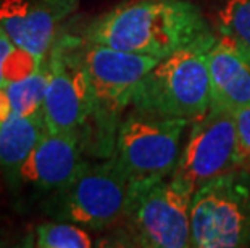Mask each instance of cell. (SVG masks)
Returning a JSON list of instances; mask_svg holds the SVG:
<instances>
[{
	"label": "cell",
	"instance_id": "obj_16",
	"mask_svg": "<svg viewBox=\"0 0 250 248\" xmlns=\"http://www.w3.org/2000/svg\"><path fill=\"white\" fill-rule=\"evenodd\" d=\"M218 29L250 52V0H225L218 12Z\"/></svg>",
	"mask_w": 250,
	"mask_h": 248
},
{
	"label": "cell",
	"instance_id": "obj_18",
	"mask_svg": "<svg viewBox=\"0 0 250 248\" xmlns=\"http://www.w3.org/2000/svg\"><path fill=\"white\" fill-rule=\"evenodd\" d=\"M15 45L5 31L0 28V86H5V79H3V66H5V61L8 60L10 54L13 52Z\"/></svg>",
	"mask_w": 250,
	"mask_h": 248
},
{
	"label": "cell",
	"instance_id": "obj_5",
	"mask_svg": "<svg viewBox=\"0 0 250 248\" xmlns=\"http://www.w3.org/2000/svg\"><path fill=\"white\" fill-rule=\"evenodd\" d=\"M129 184L115 158L100 165L83 163L76 176L50 197V213L86 229H107L123 219Z\"/></svg>",
	"mask_w": 250,
	"mask_h": 248
},
{
	"label": "cell",
	"instance_id": "obj_7",
	"mask_svg": "<svg viewBox=\"0 0 250 248\" xmlns=\"http://www.w3.org/2000/svg\"><path fill=\"white\" fill-rule=\"evenodd\" d=\"M241 168L236 116L221 107H213L192 123L179 160L171 172L178 186L189 195L218 176Z\"/></svg>",
	"mask_w": 250,
	"mask_h": 248
},
{
	"label": "cell",
	"instance_id": "obj_6",
	"mask_svg": "<svg viewBox=\"0 0 250 248\" xmlns=\"http://www.w3.org/2000/svg\"><path fill=\"white\" fill-rule=\"evenodd\" d=\"M189 121L162 118L132 110L115 134V161L127 179L168 177L181 155Z\"/></svg>",
	"mask_w": 250,
	"mask_h": 248
},
{
	"label": "cell",
	"instance_id": "obj_13",
	"mask_svg": "<svg viewBox=\"0 0 250 248\" xmlns=\"http://www.w3.org/2000/svg\"><path fill=\"white\" fill-rule=\"evenodd\" d=\"M45 133L47 126L42 113L34 116L12 113L0 123V174L8 182Z\"/></svg>",
	"mask_w": 250,
	"mask_h": 248
},
{
	"label": "cell",
	"instance_id": "obj_9",
	"mask_svg": "<svg viewBox=\"0 0 250 248\" xmlns=\"http://www.w3.org/2000/svg\"><path fill=\"white\" fill-rule=\"evenodd\" d=\"M79 54L94 91V118L104 129L111 128L115 116L131 105L137 86L157 65L158 58L129 54L84 40Z\"/></svg>",
	"mask_w": 250,
	"mask_h": 248
},
{
	"label": "cell",
	"instance_id": "obj_8",
	"mask_svg": "<svg viewBox=\"0 0 250 248\" xmlns=\"http://www.w3.org/2000/svg\"><path fill=\"white\" fill-rule=\"evenodd\" d=\"M49 84L44 98L47 131L81 137V131L94 114V91L79 54V42L65 39L47 54Z\"/></svg>",
	"mask_w": 250,
	"mask_h": 248
},
{
	"label": "cell",
	"instance_id": "obj_12",
	"mask_svg": "<svg viewBox=\"0 0 250 248\" xmlns=\"http://www.w3.org/2000/svg\"><path fill=\"white\" fill-rule=\"evenodd\" d=\"M211 105L236 113L250 107V52L226 36L208 52Z\"/></svg>",
	"mask_w": 250,
	"mask_h": 248
},
{
	"label": "cell",
	"instance_id": "obj_10",
	"mask_svg": "<svg viewBox=\"0 0 250 248\" xmlns=\"http://www.w3.org/2000/svg\"><path fill=\"white\" fill-rule=\"evenodd\" d=\"M83 163L81 137L47 131L8 184L52 197L76 176Z\"/></svg>",
	"mask_w": 250,
	"mask_h": 248
},
{
	"label": "cell",
	"instance_id": "obj_2",
	"mask_svg": "<svg viewBox=\"0 0 250 248\" xmlns=\"http://www.w3.org/2000/svg\"><path fill=\"white\" fill-rule=\"evenodd\" d=\"M215 40L162 58L137 86L131 98L132 110L189 123L204 116L211 107L208 52Z\"/></svg>",
	"mask_w": 250,
	"mask_h": 248
},
{
	"label": "cell",
	"instance_id": "obj_19",
	"mask_svg": "<svg viewBox=\"0 0 250 248\" xmlns=\"http://www.w3.org/2000/svg\"><path fill=\"white\" fill-rule=\"evenodd\" d=\"M12 113V103H10L7 89L5 86H0V123H3Z\"/></svg>",
	"mask_w": 250,
	"mask_h": 248
},
{
	"label": "cell",
	"instance_id": "obj_1",
	"mask_svg": "<svg viewBox=\"0 0 250 248\" xmlns=\"http://www.w3.org/2000/svg\"><path fill=\"white\" fill-rule=\"evenodd\" d=\"M216 39L189 0H129L94 19L86 40L153 58Z\"/></svg>",
	"mask_w": 250,
	"mask_h": 248
},
{
	"label": "cell",
	"instance_id": "obj_14",
	"mask_svg": "<svg viewBox=\"0 0 250 248\" xmlns=\"http://www.w3.org/2000/svg\"><path fill=\"white\" fill-rule=\"evenodd\" d=\"M47 84H49V65L47 58H44L42 65L33 75L5 86L12 103V112L20 116L41 114L44 108Z\"/></svg>",
	"mask_w": 250,
	"mask_h": 248
},
{
	"label": "cell",
	"instance_id": "obj_11",
	"mask_svg": "<svg viewBox=\"0 0 250 248\" xmlns=\"http://www.w3.org/2000/svg\"><path fill=\"white\" fill-rule=\"evenodd\" d=\"M78 0H0V28L10 40L39 58L55 44L57 29Z\"/></svg>",
	"mask_w": 250,
	"mask_h": 248
},
{
	"label": "cell",
	"instance_id": "obj_3",
	"mask_svg": "<svg viewBox=\"0 0 250 248\" xmlns=\"http://www.w3.org/2000/svg\"><path fill=\"white\" fill-rule=\"evenodd\" d=\"M250 245V172L234 170L205 182L192 195L190 247Z\"/></svg>",
	"mask_w": 250,
	"mask_h": 248
},
{
	"label": "cell",
	"instance_id": "obj_17",
	"mask_svg": "<svg viewBox=\"0 0 250 248\" xmlns=\"http://www.w3.org/2000/svg\"><path fill=\"white\" fill-rule=\"evenodd\" d=\"M234 116H236L241 170L250 172V107L239 110L234 113Z\"/></svg>",
	"mask_w": 250,
	"mask_h": 248
},
{
	"label": "cell",
	"instance_id": "obj_4",
	"mask_svg": "<svg viewBox=\"0 0 250 248\" xmlns=\"http://www.w3.org/2000/svg\"><path fill=\"white\" fill-rule=\"evenodd\" d=\"M192 195L171 177L132 181L123 214L136 245L147 248L190 247Z\"/></svg>",
	"mask_w": 250,
	"mask_h": 248
},
{
	"label": "cell",
	"instance_id": "obj_15",
	"mask_svg": "<svg viewBox=\"0 0 250 248\" xmlns=\"http://www.w3.org/2000/svg\"><path fill=\"white\" fill-rule=\"evenodd\" d=\"M33 245L39 248H89L94 245V240L83 226L55 219L37 226Z\"/></svg>",
	"mask_w": 250,
	"mask_h": 248
}]
</instances>
